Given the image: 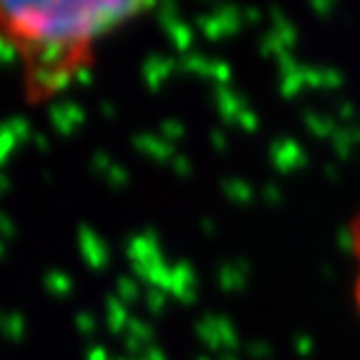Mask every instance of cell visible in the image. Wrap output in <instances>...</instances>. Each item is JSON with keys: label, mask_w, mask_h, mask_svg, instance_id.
Wrapping results in <instances>:
<instances>
[{"label": "cell", "mask_w": 360, "mask_h": 360, "mask_svg": "<svg viewBox=\"0 0 360 360\" xmlns=\"http://www.w3.org/2000/svg\"><path fill=\"white\" fill-rule=\"evenodd\" d=\"M141 3H101V0H35L0 3V22L18 48L58 45L88 58L90 45L141 15Z\"/></svg>", "instance_id": "obj_1"}, {"label": "cell", "mask_w": 360, "mask_h": 360, "mask_svg": "<svg viewBox=\"0 0 360 360\" xmlns=\"http://www.w3.org/2000/svg\"><path fill=\"white\" fill-rule=\"evenodd\" d=\"M353 253H355V265H358V273H355V303L360 310V218L355 220L353 228Z\"/></svg>", "instance_id": "obj_2"}, {"label": "cell", "mask_w": 360, "mask_h": 360, "mask_svg": "<svg viewBox=\"0 0 360 360\" xmlns=\"http://www.w3.org/2000/svg\"><path fill=\"white\" fill-rule=\"evenodd\" d=\"M0 328H3V333H6L8 338L18 340V338L22 335V318H18V315H11V318H3V321H0Z\"/></svg>", "instance_id": "obj_3"}, {"label": "cell", "mask_w": 360, "mask_h": 360, "mask_svg": "<svg viewBox=\"0 0 360 360\" xmlns=\"http://www.w3.org/2000/svg\"><path fill=\"white\" fill-rule=\"evenodd\" d=\"M6 125L11 128V133H13V138H15V141H22V138L28 135V123H25L22 118H13L11 123H6Z\"/></svg>", "instance_id": "obj_4"}, {"label": "cell", "mask_w": 360, "mask_h": 360, "mask_svg": "<svg viewBox=\"0 0 360 360\" xmlns=\"http://www.w3.org/2000/svg\"><path fill=\"white\" fill-rule=\"evenodd\" d=\"M13 233H15V228H13L11 218H8V215H0V238L6 240V238H13Z\"/></svg>", "instance_id": "obj_5"}, {"label": "cell", "mask_w": 360, "mask_h": 360, "mask_svg": "<svg viewBox=\"0 0 360 360\" xmlns=\"http://www.w3.org/2000/svg\"><path fill=\"white\" fill-rule=\"evenodd\" d=\"M48 288H53V290H65L68 283H65V278L51 276V281H48Z\"/></svg>", "instance_id": "obj_6"}, {"label": "cell", "mask_w": 360, "mask_h": 360, "mask_svg": "<svg viewBox=\"0 0 360 360\" xmlns=\"http://www.w3.org/2000/svg\"><path fill=\"white\" fill-rule=\"evenodd\" d=\"M8 186H11V183H8V178L3 173H0V195H3V193L8 191Z\"/></svg>", "instance_id": "obj_7"}, {"label": "cell", "mask_w": 360, "mask_h": 360, "mask_svg": "<svg viewBox=\"0 0 360 360\" xmlns=\"http://www.w3.org/2000/svg\"><path fill=\"white\" fill-rule=\"evenodd\" d=\"M6 255V243H3V238H0V258Z\"/></svg>", "instance_id": "obj_8"}]
</instances>
